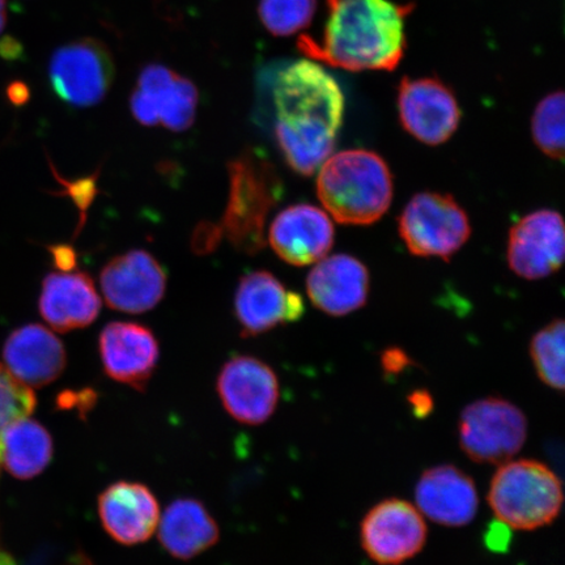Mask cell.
Listing matches in <instances>:
<instances>
[{"instance_id": "cell-1", "label": "cell", "mask_w": 565, "mask_h": 565, "mask_svg": "<svg viewBox=\"0 0 565 565\" xmlns=\"http://www.w3.org/2000/svg\"><path fill=\"white\" fill-rule=\"evenodd\" d=\"M275 140L296 173L312 174L334 152L344 117L338 82L315 61L282 68L274 84Z\"/></svg>"}, {"instance_id": "cell-2", "label": "cell", "mask_w": 565, "mask_h": 565, "mask_svg": "<svg viewBox=\"0 0 565 565\" xmlns=\"http://www.w3.org/2000/svg\"><path fill=\"white\" fill-rule=\"evenodd\" d=\"M413 4L392 0H328L322 39L302 34L308 58L348 71H393L404 58L405 21Z\"/></svg>"}, {"instance_id": "cell-3", "label": "cell", "mask_w": 565, "mask_h": 565, "mask_svg": "<svg viewBox=\"0 0 565 565\" xmlns=\"http://www.w3.org/2000/svg\"><path fill=\"white\" fill-rule=\"evenodd\" d=\"M391 168L369 150L341 151L323 162L317 194L338 223L370 225L380 221L393 201Z\"/></svg>"}, {"instance_id": "cell-4", "label": "cell", "mask_w": 565, "mask_h": 565, "mask_svg": "<svg viewBox=\"0 0 565 565\" xmlns=\"http://www.w3.org/2000/svg\"><path fill=\"white\" fill-rule=\"evenodd\" d=\"M230 201L222 221L224 233L238 252L256 254L265 245V224L282 195V183L271 162L246 151L228 166Z\"/></svg>"}, {"instance_id": "cell-5", "label": "cell", "mask_w": 565, "mask_h": 565, "mask_svg": "<svg viewBox=\"0 0 565 565\" xmlns=\"http://www.w3.org/2000/svg\"><path fill=\"white\" fill-rule=\"evenodd\" d=\"M489 504L504 525L535 530L553 524L563 507L561 479L534 459L501 463L491 480Z\"/></svg>"}, {"instance_id": "cell-6", "label": "cell", "mask_w": 565, "mask_h": 565, "mask_svg": "<svg viewBox=\"0 0 565 565\" xmlns=\"http://www.w3.org/2000/svg\"><path fill=\"white\" fill-rule=\"evenodd\" d=\"M398 231L414 256L448 260L469 242L471 225L454 196L424 192L414 195L402 211Z\"/></svg>"}, {"instance_id": "cell-7", "label": "cell", "mask_w": 565, "mask_h": 565, "mask_svg": "<svg viewBox=\"0 0 565 565\" xmlns=\"http://www.w3.org/2000/svg\"><path fill=\"white\" fill-rule=\"evenodd\" d=\"M459 445L477 463H504L527 439V419L512 402L489 397L472 402L459 418Z\"/></svg>"}, {"instance_id": "cell-8", "label": "cell", "mask_w": 565, "mask_h": 565, "mask_svg": "<svg viewBox=\"0 0 565 565\" xmlns=\"http://www.w3.org/2000/svg\"><path fill=\"white\" fill-rule=\"evenodd\" d=\"M115 75L110 49L102 40L92 38L56 49L49 63L54 94L76 108L100 104L109 94Z\"/></svg>"}, {"instance_id": "cell-9", "label": "cell", "mask_w": 565, "mask_h": 565, "mask_svg": "<svg viewBox=\"0 0 565 565\" xmlns=\"http://www.w3.org/2000/svg\"><path fill=\"white\" fill-rule=\"evenodd\" d=\"M198 103L200 92L192 81L161 63H151L140 71L130 109L140 125L182 132L193 126Z\"/></svg>"}, {"instance_id": "cell-10", "label": "cell", "mask_w": 565, "mask_h": 565, "mask_svg": "<svg viewBox=\"0 0 565 565\" xmlns=\"http://www.w3.org/2000/svg\"><path fill=\"white\" fill-rule=\"evenodd\" d=\"M427 534L420 511L401 499L381 501L360 525L362 547L380 565H399L413 559L426 546Z\"/></svg>"}, {"instance_id": "cell-11", "label": "cell", "mask_w": 565, "mask_h": 565, "mask_svg": "<svg viewBox=\"0 0 565 565\" xmlns=\"http://www.w3.org/2000/svg\"><path fill=\"white\" fill-rule=\"evenodd\" d=\"M399 121L427 146H440L455 136L461 109L447 84L437 77H404L398 88Z\"/></svg>"}, {"instance_id": "cell-12", "label": "cell", "mask_w": 565, "mask_h": 565, "mask_svg": "<svg viewBox=\"0 0 565 565\" xmlns=\"http://www.w3.org/2000/svg\"><path fill=\"white\" fill-rule=\"evenodd\" d=\"M216 391L225 412L246 426H260L270 419L280 397L278 376L270 365L244 355L223 365Z\"/></svg>"}, {"instance_id": "cell-13", "label": "cell", "mask_w": 565, "mask_h": 565, "mask_svg": "<svg viewBox=\"0 0 565 565\" xmlns=\"http://www.w3.org/2000/svg\"><path fill=\"white\" fill-rule=\"evenodd\" d=\"M564 223L559 212L540 210L515 223L508 238L511 270L527 280L550 277L564 263Z\"/></svg>"}, {"instance_id": "cell-14", "label": "cell", "mask_w": 565, "mask_h": 565, "mask_svg": "<svg viewBox=\"0 0 565 565\" xmlns=\"http://www.w3.org/2000/svg\"><path fill=\"white\" fill-rule=\"evenodd\" d=\"M100 285L111 309L139 315L153 309L164 298L167 274L150 253L131 250L106 264Z\"/></svg>"}, {"instance_id": "cell-15", "label": "cell", "mask_w": 565, "mask_h": 565, "mask_svg": "<svg viewBox=\"0 0 565 565\" xmlns=\"http://www.w3.org/2000/svg\"><path fill=\"white\" fill-rule=\"evenodd\" d=\"M303 312L301 296L289 291L273 274L254 271L239 280L235 313L244 337H257L299 321Z\"/></svg>"}, {"instance_id": "cell-16", "label": "cell", "mask_w": 565, "mask_h": 565, "mask_svg": "<svg viewBox=\"0 0 565 565\" xmlns=\"http://www.w3.org/2000/svg\"><path fill=\"white\" fill-rule=\"evenodd\" d=\"M106 376L136 391H145L159 362L157 337L143 324L111 322L98 338Z\"/></svg>"}, {"instance_id": "cell-17", "label": "cell", "mask_w": 565, "mask_h": 565, "mask_svg": "<svg viewBox=\"0 0 565 565\" xmlns=\"http://www.w3.org/2000/svg\"><path fill=\"white\" fill-rule=\"evenodd\" d=\"M335 230L327 212L300 203L282 210L274 218L268 242L285 263L308 266L328 256Z\"/></svg>"}, {"instance_id": "cell-18", "label": "cell", "mask_w": 565, "mask_h": 565, "mask_svg": "<svg viewBox=\"0 0 565 565\" xmlns=\"http://www.w3.org/2000/svg\"><path fill=\"white\" fill-rule=\"evenodd\" d=\"M97 508L105 532L119 545H140L150 540L159 526L158 499L141 483L109 486L98 497Z\"/></svg>"}, {"instance_id": "cell-19", "label": "cell", "mask_w": 565, "mask_h": 565, "mask_svg": "<svg viewBox=\"0 0 565 565\" xmlns=\"http://www.w3.org/2000/svg\"><path fill=\"white\" fill-rule=\"evenodd\" d=\"M369 268L349 254L318 260L307 279L310 301L321 312L341 317L356 312L369 301Z\"/></svg>"}, {"instance_id": "cell-20", "label": "cell", "mask_w": 565, "mask_h": 565, "mask_svg": "<svg viewBox=\"0 0 565 565\" xmlns=\"http://www.w3.org/2000/svg\"><path fill=\"white\" fill-rule=\"evenodd\" d=\"M419 511L436 524L461 527L478 513V491L471 477L454 465H439L423 472L415 490Z\"/></svg>"}, {"instance_id": "cell-21", "label": "cell", "mask_w": 565, "mask_h": 565, "mask_svg": "<svg viewBox=\"0 0 565 565\" xmlns=\"http://www.w3.org/2000/svg\"><path fill=\"white\" fill-rule=\"evenodd\" d=\"M3 359L6 369L30 387L52 384L67 364L65 345L41 324L13 331L4 344Z\"/></svg>"}, {"instance_id": "cell-22", "label": "cell", "mask_w": 565, "mask_h": 565, "mask_svg": "<svg viewBox=\"0 0 565 565\" xmlns=\"http://www.w3.org/2000/svg\"><path fill=\"white\" fill-rule=\"evenodd\" d=\"M41 316L60 333L89 327L100 315L94 280L81 271L52 273L42 281Z\"/></svg>"}, {"instance_id": "cell-23", "label": "cell", "mask_w": 565, "mask_h": 565, "mask_svg": "<svg viewBox=\"0 0 565 565\" xmlns=\"http://www.w3.org/2000/svg\"><path fill=\"white\" fill-rule=\"evenodd\" d=\"M159 541L169 555L190 561L215 546L221 530L202 501L174 500L159 521Z\"/></svg>"}, {"instance_id": "cell-24", "label": "cell", "mask_w": 565, "mask_h": 565, "mask_svg": "<svg viewBox=\"0 0 565 565\" xmlns=\"http://www.w3.org/2000/svg\"><path fill=\"white\" fill-rule=\"evenodd\" d=\"M53 458V439L39 422L30 416L12 423L4 430L2 463L18 479H32L41 475Z\"/></svg>"}, {"instance_id": "cell-25", "label": "cell", "mask_w": 565, "mask_h": 565, "mask_svg": "<svg viewBox=\"0 0 565 565\" xmlns=\"http://www.w3.org/2000/svg\"><path fill=\"white\" fill-rule=\"evenodd\" d=\"M564 321L554 320L536 333L530 342V356L542 383L557 392L565 386Z\"/></svg>"}, {"instance_id": "cell-26", "label": "cell", "mask_w": 565, "mask_h": 565, "mask_svg": "<svg viewBox=\"0 0 565 565\" xmlns=\"http://www.w3.org/2000/svg\"><path fill=\"white\" fill-rule=\"evenodd\" d=\"M316 11L317 0H259L258 4L260 23L277 38L307 30Z\"/></svg>"}, {"instance_id": "cell-27", "label": "cell", "mask_w": 565, "mask_h": 565, "mask_svg": "<svg viewBox=\"0 0 565 565\" xmlns=\"http://www.w3.org/2000/svg\"><path fill=\"white\" fill-rule=\"evenodd\" d=\"M536 147L554 160L564 158V94L554 92L536 105L532 119Z\"/></svg>"}, {"instance_id": "cell-28", "label": "cell", "mask_w": 565, "mask_h": 565, "mask_svg": "<svg viewBox=\"0 0 565 565\" xmlns=\"http://www.w3.org/2000/svg\"><path fill=\"white\" fill-rule=\"evenodd\" d=\"M35 395L30 386L20 383L13 374L0 364V465H2V441L4 430L20 419L28 418L33 412ZM11 555L0 548V565H7Z\"/></svg>"}, {"instance_id": "cell-29", "label": "cell", "mask_w": 565, "mask_h": 565, "mask_svg": "<svg viewBox=\"0 0 565 565\" xmlns=\"http://www.w3.org/2000/svg\"><path fill=\"white\" fill-rule=\"evenodd\" d=\"M96 394L94 391H82L79 393H65L58 398V404L62 408H76L81 414H86L90 407H94Z\"/></svg>"}, {"instance_id": "cell-30", "label": "cell", "mask_w": 565, "mask_h": 565, "mask_svg": "<svg viewBox=\"0 0 565 565\" xmlns=\"http://www.w3.org/2000/svg\"><path fill=\"white\" fill-rule=\"evenodd\" d=\"M381 362H383L384 371L387 374H398L409 365V359L399 349L386 350Z\"/></svg>"}, {"instance_id": "cell-31", "label": "cell", "mask_w": 565, "mask_h": 565, "mask_svg": "<svg viewBox=\"0 0 565 565\" xmlns=\"http://www.w3.org/2000/svg\"><path fill=\"white\" fill-rule=\"evenodd\" d=\"M52 256L54 258L55 266L58 267L61 271H73L76 259L75 253L70 246H53Z\"/></svg>"}, {"instance_id": "cell-32", "label": "cell", "mask_w": 565, "mask_h": 565, "mask_svg": "<svg viewBox=\"0 0 565 565\" xmlns=\"http://www.w3.org/2000/svg\"><path fill=\"white\" fill-rule=\"evenodd\" d=\"M500 525H492L490 532L487 533V545L491 550L501 551L510 543L511 535L507 532L503 522H499Z\"/></svg>"}, {"instance_id": "cell-33", "label": "cell", "mask_w": 565, "mask_h": 565, "mask_svg": "<svg viewBox=\"0 0 565 565\" xmlns=\"http://www.w3.org/2000/svg\"><path fill=\"white\" fill-rule=\"evenodd\" d=\"M409 402H412L416 416H426L433 408V398L427 392H415L409 395Z\"/></svg>"}, {"instance_id": "cell-34", "label": "cell", "mask_w": 565, "mask_h": 565, "mask_svg": "<svg viewBox=\"0 0 565 565\" xmlns=\"http://www.w3.org/2000/svg\"><path fill=\"white\" fill-rule=\"evenodd\" d=\"M7 95H9L13 104L21 105L30 98V89H28L24 83L17 82L12 83L9 89H7Z\"/></svg>"}, {"instance_id": "cell-35", "label": "cell", "mask_w": 565, "mask_h": 565, "mask_svg": "<svg viewBox=\"0 0 565 565\" xmlns=\"http://www.w3.org/2000/svg\"><path fill=\"white\" fill-rule=\"evenodd\" d=\"M62 565H95L89 559V556L84 554L83 551H76L73 555L67 557V561Z\"/></svg>"}, {"instance_id": "cell-36", "label": "cell", "mask_w": 565, "mask_h": 565, "mask_svg": "<svg viewBox=\"0 0 565 565\" xmlns=\"http://www.w3.org/2000/svg\"><path fill=\"white\" fill-rule=\"evenodd\" d=\"M6 23H7L6 0H0V33L3 32Z\"/></svg>"}]
</instances>
